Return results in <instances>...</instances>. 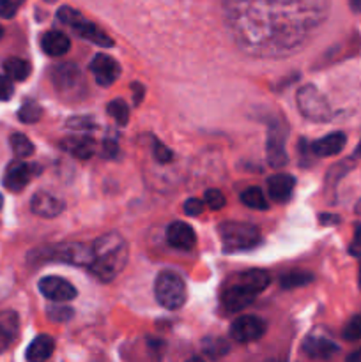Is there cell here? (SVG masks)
Masks as SVG:
<instances>
[{"mask_svg": "<svg viewBox=\"0 0 361 362\" xmlns=\"http://www.w3.org/2000/svg\"><path fill=\"white\" fill-rule=\"evenodd\" d=\"M223 6L230 32L244 48L282 53L324 21L329 0H225Z\"/></svg>", "mask_w": 361, "mask_h": 362, "instance_id": "cell-1", "label": "cell"}, {"mask_svg": "<svg viewBox=\"0 0 361 362\" xmlns=\"http://www.w3.org/2000/svg\"><path fill=\"white\" fill-rule=\"evenodd\" d=\"M92 262L88 265L91 274L99 281L108 283L120 274L127 264V243L119 233H106L91 244Z\"/></svg>", "mask_w": 361, "mask_h": 362, "instance_id": "cell-2", "label": "cell"}, {"mask_svg": "<svg viewBox=\"0 0 361 362\" xmlns=\"http://www.w3.org/2000/svg\"><path fill=\"white\" fill-rule=\"evenodd\" d=\"M30 264H41V262H64V264L78 265V267H87L92 262L91 246L85 244H55V246H42L30 251L28 255Z\"/></svg>", "mask_w": 361, "mask_h": 362, "instance_id": "cell-3", "label": "cell"}, {"mask_svg": "<svg viewBox=\"0 0 361 362\" xmlns=\"http://www.w3.org/2000/svg\"><path fill=\"white\" fill-rule=\"evenodd\" d=\"M156 300L166 310H180L186 303V283L177 272L163 271L159 272L154 283Z\"/></svg>", "mask_w": 361, "mask_h": 362, "instance_id": "cell-4", "label": "cell"}, {"mask_svg": "<svg viewBox=\"0 0 361 362\" xmlns=\"http://www.w3.org/2000/svg\"><path fill=\"white\" fill-rule=\"evenodd\" d=\"M223 247L227 251H246L253 250L260 244V230L250 223L227 221L219 226Z\"/></svg>", "mask_w": 361, "mask_h": 362, "instance_id": "cell-5", "label": "cell"}, {"mask_svg": "<svg viewBox=\"0 0 361 362\" xmlns=\"http://www.w3.org/2000/svg\"><path fill=\"white\" fill-rule=\"evenodd\" d=\"M297 108H299L301 115L314 122H326L333 117L331 106H329L328 99L319 92L317 87L314 85H303L297 90L296 95Z\"/></svg>", "mask_w": 361, "mask_h": 362, "instance_id": "cell-6", "label": "cell"}, {"mask_svg": "<svg viewBox=\"0 0 361 362\" xmlns=\"http://www.w3.org/2000/svg\"><path fill=\"white\" fill-rule=\"evenodd\" d=\"M57 18H59L62 23H66L67 27L73 28L74 34L87 39V41L92 42V45L103 46V48H110V46H113L112 39H110L101 28L96 27V25L91 23L88 20H85L78 11L71 9V7H60L59 13H57Z\"/></svg>", "mask_w": 361, "mask_h": 362, "instance_id": "cell-7", "label": "cell"}, {"mask_svg": "<svg viewBox=\"0 0 361 362\" xmlns=\"http://www.w3.org/2000/svg\"><path fill=\"white\" fill-rule=\"evenodd\" d=\"M287 129L283 124L273 122L268 129V144H265V152H268V163L273 168H282L289 161L285 148Z\"/></svg>", "mask_w": 361, "mask_h": 362, "instance_id": "cell-8", "label": "cell"}, {"mask_svg": "<svg viewBox=\"0 0 361 362\" xmlns=\"http://www.w3.org/2000/svg\"><path fill=\"white\" fill-rule=\"evenodd\" d=\"M265 324L262 318L255 317V315H243L237 317L230 325V336L236 339L237 343H251L257 341L264 336Z\"/></svg>", "mask_w": 361, "mask_h": 362, "instance_id": "cell-9", "label": "cell"}, {"mask_svg": "<svg viewBox=\"0 0 361 362\" xmlns=\"http://www.w3.org/2000/svg\"><path fill=\"white\" fill-rule=\"evenodd\" d=\"M52 81L64 95H73L84 87V76L74 64H59L52 67Z\"/></svg>", "mask_w": 361, "mask_h": 362, "instance_id": "cell-10", "label": "cell"}, {"mask_svg": "<svg viewBox=\"0 0 361 362\" xmlns=\"http://www.w3.org/2000/svg\"><path fill=\"white\" fill-rule=\"evenodd\" d=\"M257 293L251 292L246 285L239 281L236 278V281L230 283L225 290H223L222 296V306L225 308L227 313H237V311H243L244 308L250 306L255 300Z\"/></svg>", "mask_w": 361, "mask_h": 362, "instance_id": "cell-11", "label": "cell"}, {"mask_svg": "<svg viewBox=\"0 0 361 362\" xmlns=\"http://www.w3.org/2000/svg\"><path fill=\"white\" fill-rule=\"evenodd\" d=\"M39 292L53 303H69L76 297V288L60 276H46L39 281Z\"/></svg>", "mask_w": 361, "mask_h": 362, "instance_id": "cell-12", "label": "cell"}, {"mask_svg": "<svg viewBox=\"0 0 361 362\" xmlns=\"http://www.w3.org/2000/svg\"><path fill=\"white\" fill-rule=\"evenodd\" d=\"M35 173H38L35 165H28L25 161H13L7 165L6 172H4V186L13 193H18L28 186Z\"/></svg>", "mask_w": 361, "mask_h": 362, "instance_id": "cell-13", "label": "cell"}, {"mask_svg": "<svg viewBox=\"0 0 361 362\" xmlns=\"http://www.w3.org/2000/svg\"><path fill=\"white\" fill-rule=\"evenodd\" d=\"M91 73L94 76L96 83L101 87H110L115 83L120 76V66L113 57L105 55H96L91 62Z\"/></svg>", "mask_w": 361, "mask_h": 362, "instance_id": "cell-14", "label": "cell"}, {"mask_svg": "<svg viewBox=\"0 0 361 362\" xmlns=\"http://www.w3.org/2000/svg\"><path fill=\"white\" fill-rule=\"evenodd\" d=\"M30 211L34 212L39 218L52 219L57 218L60 212L64 211V202L59 197L52 193H46V191H39L32 197L30 200Z\"/></svg>", "mask_w": 361, "mask_h": 362, "instance_id": "cell-15", "label": "cell"}, {"mask_svg": "<svg viewBox=\"0 0 361 362\" xmlns=\"http://www.w3.org/2000/svg\"><path fill=\"white\" fill-rule=\"evenodd\" d=\"M166 240L172 247L183 251H190L195 247L197 243V237H195L193 228L190 225L183 221H173L172 225H168L166 228Z\"/></svg>", "mask_w": 361, "mask_h": 362, "instance_id": "cell-16", "label": "cell"}, {"mask_svg": "<svg viewBox=\"0 0 361 362\" xmlns=\"http://www.w3.org/2000/svg\"><path fill=\"white\" fill-rule=\"evenodd\" d=\"M345 134L336 131V133H329L326 134V136L315 140L310 148L315 156H319V158H331V156L340 154V152L343 151V147H345Z\"/></svg>", "mask_w": 361, "mask_h": 362, "instance_id": "cell-17", "label": "cell"}, {"mask_svg": "<svg viewBox=\"0 0 361 362\" xmlns=\"http://www.w3.org/2000/svg\"><path fill=\"white\" fill-rule=\"evenodd\" d=\"M296 187V179L289 173H275L268 179V194L275 202H289Z\"/></svg>", "mask_w": 361, "mask_h": 362, "instance_id": "cell-18", "label": "cell"}, {"mask_svg": "<svg viewBox=\"0 0 361 362\" xmlns=\"http://www.w3.org/2000/svg\"><path fill=\"white\" fill-rule=\"evenodd\" d=\"M41 48L46 55L60 57L69 52L71 41L64 32L60 30H48L41 37Z\"/></svg>", "mask_w": 361, "mask_h": 362, "instance_id": "cell-19", "label": "cell"}, {"mask_svg": "<svg viewBox=\"0 0 361 362\" xmlns=\"http://www.w3.org/2000/svg\"><path fill=\"white\" fill-rule=\"evenodd\" d=\"M53 350H55V341H53L52 336L39 334L28 345L27 352H25V359H27V362H46L52 357Z\"/></svg>", "mask_w": 361, "mask_h": 362, "instance_id": "cell-20", "label": "cell"}, {"mask_svg": "<svg viewBox=\"0 0 361 362\" xmlns=\"http://www.w3.org/2000/svg\"><path fill=\"white\" fill-rule=\"evenodd\" d=\"M303 350L314 359H329L338 352V345L328 338H319V336H310L304 339Z\"/></svg>", "mask_w": 361, "mask_h": 362, "instance_id": "cell-21", "label": "cell"}, {"mask_svg": "<svg viewBox=\"0 0 361 362\" xmlns=\"http://www.w3.org/2000/svg\"><path fill=\"white\" fill-rule=\"evenodd\" d=\"M237 279H239L243 285H246L251 292L257 293V296L260 292H264V290L269 286V283H271V276H269V272L262 271V269H251V271L241 272V274L237 276Z\"/></svg>", "mask_w": 361, "mask_h": 362, "instance_id": "cell-22", "label": "cell"}, {"mask_svg": "<svg viewBox=\"0 0 361 362\" xmlns=\"http://www.w3.org/2000/svg\"><path fill=\"white\" fill-rule=\"evenodd\" d=\"M62 148L73 154L78 159H88L94 154V141L88 136H74L66 138L62 141Z\"/></svg>", "mask_w": 361, "mask_h": 362, "instance_id": "cell-23", "label": "cell"}, {"mask_svg": "<svg viewBox=\"0 0 361 362\" xmlns=\"http://www.w3.org/2000/svg\"><path fill=\"white\" fill-rule=\"evenodd\" d=\"M4 71L11 81H23L30 74V64L23 59H18V57H11L4 62Z\"/></svg>", "mask_w": 361, "mask_h": 362, "instance_id": "cell-24", "label": "cell"}, {"mask_svg": "<svg viewBox=\"0 0 361 362\" xmlns=\"http://www.w3.org/2000/svg\"><path fill=\"white\" fill-rule=\"evenodd\" d=\"M202 350H204L205 356L209 359H219V357L227 356L230 350V345L223 338H216V336H211V338H205L202 341Z\"/></svg>", "mask_w": 361, "mask_h": 362, "instance_id": "cell-25", "label": "cell"}, {"mask_svg": "<svg viewBox=\"0 0 361 362\" xmlns=\"http://www.w3.org/2000/svg\"><path fill=\"white\" fill-rule=\"evenodd\" d=\"M241 202H243L246 207L257 209V211H265L269 205L260 187H248V189H244L243 193H241Z\"/></svg>", "mask_w": 361, "mask_h": 362, "instance_id": "cell-26", "label": "cell"}, {"mask_svg": "<svg viewBox=\"0 0 361 362\" xmlns=\"http://www.w3.org/2000/svg\"><path fill=\"white\" fill-rule=\"evenodd\" d=\"M9 144H11V148H13V152L16 154V158L23 159L34 154V144H32L23 133L11 134Z\"/></svg>", "mask_w": 361, "mask_h": 362, "instance_id": "cell-27", "label": "cell"}, {"mask_svg": "<svg viewBox=\"0 0 361 362\" xmlns=\"http://www.w3.org/2000/svg\"><path fill=\"white\" fill-rule=\"evenodd\" d=\"M311 279H314V276H311L310 272L294 271V272H287V274H283L282 279H280V285L287 290L299 288V286H304L308 285V283H311Z\"/></svg>", "mask_w": 361, "mask_h": 362, "instance_id": "cell-28", "label": "cell"}, {"mask_svg": "<svg viewBox=\"0 0 361 362\" xmlns=\"http://www.w3.org/2000/svg\"><path fill=\"white\" fill-rule=\"evenodd\" d=\"M41 115H42L41 106H39L38 103H34V101L23 103V105L20 106V110H18V119H20L21 122H25V124L38 122V120L41 119Z\"/></svg>", "mask_w": 361, "mask_h": 362, "instance_id": "cell-29", "label": "cell"}, {"mask_svg": "<svg viewBox=\"0 0 361 362\" xmlns=\"http://www.w3.org/2000/svg\"><path fill=\"white\" fill-rule=\"evenodd\" d=\"M106 108H108V115L113 117L119 126H126L127 120H130V112H127V106L122 99H113Z\"/></svg>", "mask_w": 361, "mask_h": 362, "instance_id": "cell-30", "label": "cell"}, {"mask_svg": "<svg viewBox=\"0 0 361 362\" xmlns=\"http://www.w3.org/2000/svg\"><path fill=\"white\" fill-rule=\"evenodd\" d=\"M343 338L347 341H357V339H361V315H356V317H353L347 322V325L343 327Z\"/></svg>", "mask_w": 361, "mask_h": 362, "instance_id": "cell-31", "label": "cell"}, {"mask_svg": "<svg viewBox=\"0 0 361 362\" xmlns=\"http://www.w3.org/2000/svg\"><path fill=\"white\" fill-rule=\"evenodd\" d=\"M204 204L207 205L211 211H219L225 205V197L219 189H207L204 194Z\"/></svg>", "mask_w": 361, "mask_h": 362, "instance_id": "cell-32", "label": "cell"}, {"mask_svg": "<svg viewBox=\"0 0 361 362\" xmlns=\"http://www.w3.org/2000/svg\"><path fill=\"white\" fill-rule=\"evenodd\" d=\"M25 0H0V16L11 20L18 13Z\"/></svg>", "mask_w": 361, "mask_h": 362, "instance_id": "cell-33", "label": "cell"}, {"mask_svg": "<svg viewBox=\"0 0 361 362\" xmlns=\"http://www.w3.org/2000/svg\"><path fill=\"white\" fill-rule=\"evenodd\" d=\"M152 154H154L156 161L163 163V165H166V163H170L173 159V152L170 151L166 145H163L159 140H154V148H152Z\"/></svg>", "mask_w": 361, "mask_h": 362, "instance_id": "cell-34", "label": "cell"}, {"mask_svg": "<svg viewBox=\"0 0 361 362\" xmlns=\"http://www.w3.org/2000/svg\"><path fill=\"white\" fill-rule=\"evenodd\" d=\"M48 317L53 322H67L69 318H73V310L69 306H50Z\"/></svg>", "mask_w": 361, "mask_h": 362, "instance_id": "cell-35", "label": "cell"}, {"mask_svg": "<svg viewBox=\"0 0 361 362\" xmlns=\"http://www.w3.org/2000/svg\"><path fill=\"white\" fill-rule=\"evenodd\" d=\"M204 207L205 204L202 200H198V198H188L183 205V211L184 214L193 218V216H200L202 212H204Z\"/></svg>", "mask_w": 361, "mask_h": 362, "instance_id": "cell-36", "label": "cell"}, {"mask_svg": "<svg viewBox=\"0 0 361 362\" xmlns=\"http://www.w3.org/2000/svg\"><path fill=\"white\" fill-rule=\"evenodd\" d=\"M67 127L76 131H91L94 129L96 124L91 119H87V117H74V119L67 120Z\"/></svg>", "mask_w": 361, "mask_h": 362, "instance_id": "cell-37", "label": "cell"}, {"mask_svg": "<svg viewBox=\"0 0 361 362\" xmlns=\"http://www.w3.org/2000/svg\"><path fill=\"white\" fill-rule=\"evenodd\" d=\"M14 338V331L7 324H0V354L6 352Z\"/></svg>", "mask_w": 361, "mask_h": 362, "instance_id": "cell-38", "label": "cell"}, {"mask_svg": "<svg viewBox=\"0 0 361 362\" xmlns=\"http://www.w3.org/2000/svg\"><path fill=\"white\" fill-rule=\"evenodd\" d=\"M14 94L13 81L7 76H0V101H7Z\"/></svg>", "mask_w": 361, "mask_h": 362, "instance_id": "cell-39", "label": "cell"}, {"mask_svg": "<svg viewBox=\"0 0 361 362\" xmlns=\"http://www.w3.org/2000/svg\"><path fill=\"white\" fill-rule=\"evenodd\" d=\"M119 152L117 148V144L113 140H106L105 141V156H115Z\"/></svg>", "mask_w": 361, "mask_h": 362, "instance_id": "cell-40", "label": "cell"}, {"mask_svg": "<svg viewBox=\"0 0 361 362\" xmlns=\"http://www.w3.org/2000/svg\"><path fill=\"white\" fill-rule=\"evenodd\" d=\"M131 87H133V92H134V105H138V103L142 101V95H144V87H142L138 81H134Z\"/></svg>", "mask_w": 361, "mask_h": 362, "instance_id": "cell-41", "label": "cell"}, {"mask_svg": "<svg viewBox=\"0 0 361 362\" xmlns=\"http://www.w3.org/2000/svg\"><path fill=\"white\" fill-rule=\"evenodd\" d=\"M347 362H361V349H357L356 352L350 354V356L347 357Z\"/></svg>", "mask_w": 361, "mask_h": 362, "instance_id": "cell-42", "label": "cell"}, {"mask_svg": "<svg viewBox=\"0 0 361 362\" xmlns=\"http://www.w3.org/2000/svg\"><path fill=\"white\" fill-rule=\"evenodd\" d=\"M349 6L354 13H361V0H349Z\"/></svg>", "mask_w": 361, "mask_h": 362, "instance_id": "cell-43", "label": "cell"}, {"mask_svg": "<svg viewBox=\"0 0 361 362\" xmlns=\"http://www.w3.org/2000/svg\"><path fill=\"white\" fill-rule=\"evenodd\" d=\"M186 362H205V361L200 359V357H191V359H188Z\"/></svg>", "mask_w": 361, "mask_h": 362, "instance_id": "cell-44", "label": "cell"}, {"mask_svg": "<svg viewBox=\"0 0 361 362\" xmlns=\"http://www.w3.org/2000/svg\"><path fill=\"white\" fill-rule=\"evenodd\" d=\"M356 154L361 156V141H360V145H357V148H356Z\"/></svg>", "mask_w": 361, "mask_h": 362, "instance_id": "cell-45", "label": "cell"}, {"mask_svg": "<svg viewBox=\"0 0 361 362\" xmlns=\"http://www.w3.org/2000/svg\"><path fill=\"white\" fill-rule=\"evenodd\" d=\"M4 205V198H2V194H0V207H2Z\"/></svg>", "mask_w": 361, "mask_h": 362, "instance_id": "cell-46", "label": "cell"}, {"mask_svg": "<svg viewBox=\"0 0 361 362\" xmlns=\"http://www.w3.org/2000/svg\"><path fill=\"white\" fill-rule=\"evenodd\" d=\"M2 35H4V30H2V27H0V39H2Z\"/></svg>", "mask_w": 361, "mask_h": 362, "instance_id": "cell-47", "label": "cell"}, {"mask_svg": "<svg viewBox=\"0 0 361 362\" xmlns=\"http://www.w3.org/2000/svg\"><path fill=\"white\" fill-rule=\"evenodd\" d=\"M360 286H361V264H360Z\"/></svg>", "mask_w": 361, "mask_h": 362, "instance_id": "cell-48", "label": "cell"}, {"mask_svg": "<svg viewBox=\"0 0 361 362\" xmlns=\"http://www.w3.org/2000/svg\"><path fill=\"white\" fill-rule=\"evenodd\" d=\"M268 362H280V361H268Z\"/></svg>", "mask_w": 361, "mask_h": 362, "instance_id": "cell-49", "label": "cell"}, {"mask_svg": "<svg viewBox=\"0 0 361 362\" xmlns=\"http://www.w3.org/2000/svg\"><path fill=\"white\" fill-rule=\"evenodd\" d=\"M48 2H53V0H48Z\"/></svg>", "mask_w": 361, "mask_h": 362, "instance_id": "cell-50", "label": "cell"}]
</instances>
